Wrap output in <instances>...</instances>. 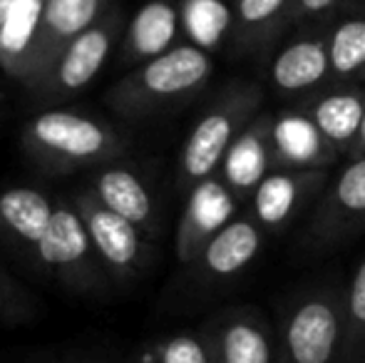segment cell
Wrapping results in <instances>:
<instances>
[{"label":"cell","instance_id":"cell-31","mask_svg":"<svg viewBox=\"0 0 365 363\" xmlns=\"http://www.w3.org/2000/svg\"><path fill=\"white\" fill-rule=\"evenodd\" d=\"M363 363H365V359H363Z\"/></svg>","mask_w":365,"mask_h":363},{"label":"cell","instance_id":"cell-3","mask_svg":"<svg viewBox=\"0 0 365 363\" xmlns=\"http://www.w3.org/2000/svg\"><path fill=\"white\" fill-rule=\"evenodd\" d=\"M365 224V155L351 157L318 197L301 234L306 252H328L353 239Z\"/></svg>","mask_w":365,"mask_h":363},{"label":"cell","instance_id":"cell-6","mask_svg":"<svg viewBox=\"0 0 365 363\" xmlns=\"http://www.w3.org/2000/svg\"><path fill=\"white\" fill-rule=\"evenodd\" d=\"M331 177L326 170H276L251 194L254 219L266 232L291 224L308 204H316Z\"/></svg>","mask_w":365,"mask_h":363},{"label":"cell","instance_id":"cell-28","mask_svg":"<svg viewBox=\"0 0 365 363\" xmlns=\"http://www.w3.org/2000/svg\"><path fill=\"white\" fill-rule=\"evenodd\" d=\"M361 155H365V120H363L361 135H358V140H356V145H353V150H351V155H348V160H351V157H361Z\"/></svg>","mask_w":365,"mask_h":363},{"label":"cell","instance_id":"cell-1","mask_svg":"<svg viewBox=\"0 0 365 363\" xmlns=\"http://www.w3.org/2000/svg\"><path fill=\"white\" fill-rule=\"evenodd\" d=\"M346 289L316 284L293 294L276 329V363H341Z\"/></svg>","mask_w":365,"mask_h":363},{"label":"cell","instance_id":"cell-11","mask_svg":"<svg viewBox=\"0 0 365 363\" xmlns=\"http://www.w3.org/2000/svg\"><path fill=\"white\" fill-rule=\"evenodd\" d=\"M266 229L254 217H236L204 247L199 267L212 281H229L244 274L259 259L266 244Z\"/></svg>","mask_w":365,"mask_h":363},{"label":"cell","instance_id":"cell-12","mask_svg":"<svg viewBox=\"0 0 365 363\" xmlns=\"http://www.w3.org/2000/svg\"><path fill=\"white\" fill-rule=\"evenodd\" d=\"M298 0H236L231 43L236 55H259L293 23Z\"/></svg>","mask_w":365,"mask_h":363},{"label":"cell","instance_id":"cell-29","mask_svg":"<svg viewBox=\"0 0 365 363\" xmlns=\"http://www.w3.org/2000/svg\"><path fill=\"white\" fill-rule=\"evenodd\" d=\"M15 0H0V25L5 23V18L10 15V10H13Z\"/></svg>","mask_w":365,"mask_h":363},{"label":"cell","instance_id":"cell-19","mask_svg":"<svg viewBox=\"0 0 365 363\" xmlns=\"http://www.w3.org/2000/svg\"><path fill=\"white\" fill-rule=\"evenodd\" d=\"M174 33H177V13L164 0L147 3L132 23V43H135L137 55L152 60L167 53Z\"/></svg>","mask_w":365,"mask_h":363},{"label":"cell","instance_id":"cell-17","mask_svg":"<svg viewBox=\"0 0 365 363\" xmlns=\"http://www.w3.org/2000/svg\"><path fill=\"white\" fill-rule=\"evenodd\" d=\"M87 247H90V237H87L82 222L65 209L53 214L48 232L38 242L40 259L50 267H70V264L80 262L87 254Z\"/></svg>","mask_w":365,"mask_h":363},{"label":"cell","instance_id":"cell-14","mask_svg":"<svg viewBox=\"0 0 365 363\" xmlns=\"http://www.w3.org/2000/svg\"><path fill=\"white\" fill-rule=\"evenodd\" d=\"M331 85H365V10L328 23Z\"/></svg>","mask_w":365,"mask_h":363},{"label":"cell","instance_id":"cell-10","mask_svg":"<svg viewBox=\"0 0 365 363\" xmlns=\"http://www.w3.org/2000/svg\"><path fill=\"white\" fill-rule=\"evenodd\" d=\"M271 120L274 112H261L239 140L231 145L229 155L221 162V177L226 180L239 199H246L254 194L271 172H276L274 165V145H271Z\"/></svg>","mask_w":365,"mask_h":363},{"label":"cell","instance_id":"cell-7","mask_svg":"<svg viewBox=\"0 0 365 363\" xmlns=\"http://www.w3.org/2000/svg\"><path fill=\"white\" fill-rule=\"evenodd\" d=\"M293 107L316 125L338 155L348 157L365 120V85H328Z\"/></svg>","mask_w":365,"mask_h":363},{"label":"cell","instance_id":"cell-4","mask_svg":"<svg viewBox=\"0 0 365 363\" xmlns=\"http://www.w3.org/2000/svg\"><path fill=\"white\" fill-rule=\"evenodd\" d=\"M271 85L279 95L306 100L331 85L328 23L303 25L298 35L274 55L269 70Z\"/></svg>","mask_w":365,"mask_h":363},{"label":"cell","instance_id":"cell-15","mask_svg":"<svg viewBox=\"0 0 365 363\" xmlns=\"http://www.w3.org/2000/svg\"><path fill=\"white\" fill-rule=\"evenodd\" d=\"M35 137L43 145L70 157H90L102 150L105 135L95 122L73 112H45L35 122Z\"/></svg>","mask_w":365,"mask_h":363},{"label":"cell","instance_id":"cell-2","mask_svg":"<svg viewBox=\"0 0 365 363\" xmlns=\"http://www.w3.org/2000/svg\"><path fill=\"white\" fill-rule=\"evenodd\" d=\"M261 107H264V90L256 83L231 85L189 135L182 155L184 175L194 184L214 177L224 157L229 155L231 145L261 115Z\"/></svg>","mask_w":365,"mask_h":363},{"label":"cell","instance_id":"cell-13","mask_svg":"<svg viewBox=\"0 0 365 363\" xmlns=\"http://www.w3.org/2000/svg\"><path fill=\"white\" fill-rule=\"evenodd\" d=\"M212 70L214 65L207 50L197 45H182L149 60L147 68L142 70V88L154 97L187 95L202 88Z\"/></svg>","mask_w":365,"mask_h":363},{"label":"cell","instance_id":"cell-9","mask_svg":"<svg viewBox=\"0 0 365 363\" xmlns=\"http://www.w3.org/2000/svg\"><path fill=\"white\" fill-rule=\"evenodd\" d=\"M271 145L276 170H326L331 162H336V157H341L336 147L296 107L274 115Z\"/></svg>","mask_w":365,"mask_h":363},{"label":"cell","instance_id":"cell-16","mask_svg":"<svg viewBox=\"0 0 365 363\" xmlns=\"http://www.w3.org/2000/svg\"><path fill=\"white\" fill-rule=\"evenodd\" d=\"M90 237L102 257L117 269H127L140 257V234L130 219L110 212H95L90 219Z\"/></svg>","mask_w":365,"mask_h":363},{"label":"cell","instance_id":"cell-5","mask_svg":"<svg viewBox=\"0 0 365 363\" xmlns=\"http://www.w3.org/2000/svg\"><path fill=\"white\" fill-rule=\"evenodd\" d=\"M202 336L214 363H276V334L256 306L221 311Z\"/></svg>","mask_w":365,"mask_h":363},{"label":"cell","instance_id":"cell-26","mask_svg":"<svg viewBox=\"0 0 365 363\" xmlns=\"http://www.w3.org/2000/svg\"><path fill=\"white\" fill-rule=\"evenodd\" d=\"M97 13V0H48L45 20L58 35L82 33Z\"/></svg>","mask_w":365,"mask_h":363},{"label":"cell","instance_id":"cell-24","mask_svg":"<svg viewBox=\"0 0 365 363\" xmlns=\"http://www.w3.org/2000/svg\"><path fill=\"white\" fill-rule=\"evenodd\" d=\"M135 363H214L202 334H174L145 346Z\"/></svg>","mask_w":365,"mask_h":363},{"label":"cell","instance_id":"cell-18","mask_svg":"<svg viewBox=\"0 0 365 363\" xmlns=\"http://www.w3.org/2000/svg\"><path fill=\"white\" fill-rule=\"evenodd\" d=\"M0 214L20 237L38 244L55 212L43 194L33 189H10L0 197Z\"/></svg>","mask_w":365,"mask_h":363},{"label":"cell","instance_id":"cell-21","mask_svg":"<svg viewBox=\"0 0 365 363\" xmlns=\"http://www.w3.org/2000/svg\"><path fill=\"white\" fill-rule=\"evenodd\" d=\"M100 194L110 212L130 219L132 224L145 222L149 212H152V199H149L145 184L137 180L132 172L125 170L105 172L100 180Z\"/></svg>","mask_w":365,"mask_h":363},{"label":"cell","instance_id":"cell-27","mask_svg":"<svg viewBox=\"0 0 365 363\" xmlns=\"http://www.w3.org/2000/svg\"><path fill=\"white\" fill-rule=\"evenodd\" d=\"M343 0H298L296 10H293V23L291 25H318V23H331V15Z\"/></svg>","mask_w":365,"mask_h":363},{"label":"cell","instance_id":"cell-22","mask_svg":"<svg viewBox=\"0 0 365 363\" xmlns=\"http://www.w3.org/2000/svg\"><path fill=\"white\" fill-rule=\"evenodd\" d=\"M110 50V38L102 30H85L75 38L60 65V80L65 88H82L97 75Z\"/></svg>","mask_w":365,"mask_h":363},{"label":"cell","instance_id":"cell-30","mask_svg":"<svg viewBox=\"0 0 365 363\" xmlns=\"http://www.w3.org/2000/svg\"><path fill=\"white\" fill-rule=\"evenodd\" d=\"M85 363H97V361H85Z\"/></svg>","mask_w":365,"mask_h":363},{"label":"cell","instance_id":"cell-20","mask_svg":"<svg viewBox=\"0 0 365 363\" xmlns=\"http://www.w3.org/2000/svg\"><path fill=\"white\" fill-rule=\"evenodd\" d=\"M182 23L189 38L202 50L217 48L234 25V13L224 0H184Z\"/></svg>","mask_w":365,"mask_h":363},{"label":"cell","instance_id":"cell-23","mask_svg":"<svg viewBox=\"0 0 365 363\" xmlns=\"http://www.w3.org/2000/svg\"><path fill=\"white\" fill-rule=\"evenodd\" d=\"M365 359V259L358 264L346 286V344L341 363H363Z\"/></svg>","mask_w":365,"mask_h":363},{"label":"cell","instance_id":"cell-8","mask_svg":"<svg viewBox=\"0 0 365 363\" xmlns=\"http://www.w3.org/2000/svg\"><path fill=\"white\" fill-rule=\"evenodd\" d=\"M239 197L226 184L224 177H209L199 182L187 207V219L182 227V259H197L209 242L234 219Z\"/></svg>","mask_w":365,"mask_h":363},{"label":"cell","instance_id":"cell-25","mask_svg":"<svg viewBox=\"0 0 365 363\" xmlns=\"http://www.w3.org/2000/svg\"><path fill=\"white\" fill-rule=\"evenodd\" d=\"M40 18H43V0H15L10 15L0 25V50L13 55L23 53Z\"/></svg>","mask_w":365,"mask_h":363}]
</instances>
